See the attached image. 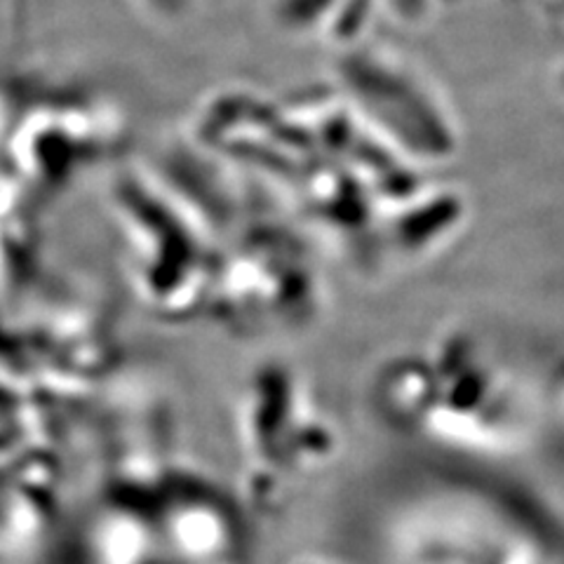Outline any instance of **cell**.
<instances>
[{
    "label": "cell",
    "instance_id": "cell-1",
    "mask_svg": "<svg viewBox=\"0 0 564 564\" xmlns=\"http://www.w3.org/2000/svg\"><path fill=\"white\" fill-rule=\"evenodd\" d=\"M377 412L393 429L452 452L499 456L524 443L516 388L468 334L388 360L375 377Z\"/></svg>",
    "mask_w": 564,
    "mask_h": 564
}]
</instances>
